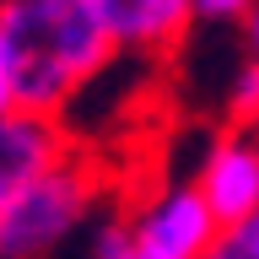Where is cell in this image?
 <instances>
[{"label": "cell", "instance_id": "obj_1", "mask_svg": "<svg viewBox=\"0 0 259 259\" xmlns=\"http://www.w3.org/2000/svg\"><path fill=\"white\" fill-rule=\"evenodd\" d=\"M0 49L22 113H54L119 54L97 0H0Z\"/></svg>", "mask_w": 259, "mask_h": 259}, {"label": "cell", "instance_id": "obj_2", "mask_svg": "<svg viewBox=\"0 0 259 259\" xmlns=\"http://www.w3.org/2000/svg\"><path fill=\"white\" fill-rule=\"evenodd\" d=\"M97 200V173L65 151L54 167L22 184L16 200L0 210V259H49Z\"/></svg>", "mask_w": 259, "mask_h": 259}, {"label": "cell", "instance_id": "obj_3", "mask_svg": "<svg viewBox=\"0 0 259 259\" xmlns=\"http://www.w3.org/2000/svg\"><path fill=\"white\" fill-rule=\"evenodd\" d=\"M216 216L205 210L200 189H167L157 194V205L130 227V254L124 259H205L216 243Z\"/></svg>", "mask_w": 259, "mask_h": 259}, {"label": "cell", "instance_id": "obj_4", "mask_svg": "<svg viewBox=\"0 0 259 259\" xmlns=\"http://www.w3.org/2000/svg\"><path fill=\"white\" fill-rule=\"evenodd\" d=\"M194 189H200L205 210L216 216V227H238L248 216H259V141L243 130L222 135L200 162Z\"/></svg>", "mask_w": 259, "mask_h": 259}, {"label": "cell", "instance_id": "obj_5", "mask_svg": "<svg viewBox=\"0 0 259 259\" xmlns=\"http://www.w3.org/2000/svg\"><path fill=\"white\" fill-rule=\"evenodd\" d=\"M65 151H70V141L54 113H22V108L0 113V210L16 200L22 184L54 167Z\"/></svg>", "mask_w": 259, "mask_h": 259}, {"label": "cell", "instance_id": "obj_6", "mask_svg": "<svg viewBox=\"0 0 259 259\" xmlns=\"http://www.w3.org/2000/svg\"><path fill=\"white\" fill-rule=\"evenodd\" d=\"M103 27L119 49L135 54H167L184 44L194 22V0H97Z\"/></svg>", "mask_w": 259, "mask_h": 259}, {"label": "cell", "instance_id": "obj_7", "mask_svg": "<svg viewBox=\"0 0 259 259\" xmlns=\"http://www.w3.org/2000/svg\"><path fill=\"white\" fill-rule=\"evenodd\" d=\"M227 119L232 130H259V60H243L238 76H232V92H227Z\"/></svg>", "mask_w": 259, "mask_h": 259}, {"label": "cell", "instance_id": "obj_8", "mask_svg": "<svg viewBox=\"0 0 259 259\" xmlns=\"http://www.w3.org/2000/svg\"><path fill=\"white\" fill-rule=\"evenodd\" d=\"M205 259H259V216H248L238 227H222L216 243L205 248Z\"/></svg>", "mask_w": 259, "mask_h": 259}, {"label": "cell", "instance_id": "obj_9", "mask_svg": "<svg viewBox=\"0 0 259 259\" xmlns=\"http://www.w3.org/2000/svg\"><path fill=\"white\" fill-rule=\"evenodd\" d=\"M130 227H135V222H124V216L103 222L97 238H92V259H124L130 254Z\"/></svg>", "mask_w": 259, "mask_h": 259}, {"label": "cell", "instance_id": "obj_10", "mask_svg": "<svg viewBox=\"0 0 259 259\" xmlns=\"http://www.w3.org/2000/svg\"><path fill=\"white\" fill-rule=\"evenodd\" d=\"M259 0H194V16L200 22H243Z\"/></svg>", "mask_w": 259, "mask_h": 259}, {"label": "cell", "instance_id": "obj_11", "mask_svg": "<svg viewBox=\"0 0 259 259\" xmlns=\"http://www.w3.org/2000/svg\"><path fill=\"white\" fill-rule=\"evenodd\" d=\"M243 44H248V60H259V6L243 16Z\"/></svg>", "mask_w": 259, "mask_h": 259}, {"label": "cell", "instance_id": "obj_12", "mask_svg": "<svg viewBox=\"0 0 259 259\" xmlns=\"http://www.w3.org/2000/svg\"><path fill=\"white\" fill-rule=\"evenodd\" d=\"M16 97H11V70H6V49H0V113H11Z\"/></svg>", "mask_w": 259, "mask_h": 259}]
</instances>
